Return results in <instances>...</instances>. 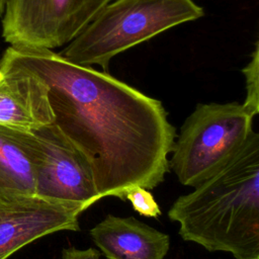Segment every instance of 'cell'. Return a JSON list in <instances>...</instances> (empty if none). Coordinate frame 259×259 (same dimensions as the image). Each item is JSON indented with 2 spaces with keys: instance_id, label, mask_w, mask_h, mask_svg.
<instances>
[{
  "instance_id": "5bb4252c",
  "label": "cell",
  "mask_w": 259,
  "mask_h": 259,
  "mask_svg": "<svg viewBox=\"0 0 259 259\" xmlns=\"http://www.w3.org/2000/svg\"><path fill=\"white\" fill-rule=\"evenodd\" d=\"M5 3H6V0H0V15L4 12Z\"/></svg>"
},
{
  "instance_id": "6da1fadb",
  "label": "cell",
  "mask_w": 259,
  "mask_h": 259,
  "mask_svg": "<svg viewBox=\"0 0 259 259\" xmlns=\"http://www.w3.org/2000/svg\"><path fill=\"white\" fill-rule=\"evenodd\" d=\"M0 69L29 73L47 86L53 123L88 162L99 199L124 200L132 187L150 190L164 181L176 130L160 100L50 50L9 47Z\"/></svg>"
},
{
  "instance_id": "277c9868",
  "label": "cell",
  "mask_w": 259,
  "mask_h": 259,
  "mask_svg": "<svg viewBox=\"0 0 259 259\" xmlns=\"http://www.w3.org/2000/svg\"><path fill=\"white\" fill-rule=\"evenodd\" d=\"M242 103H199L183 122L169 168L179 182L195 187L232 159L253 130Z\"/></svg>"
},
{
  "instance_id": "5b68a950",
  "label": "cell",
  "mask_w": 259,
  "mask_h": 259,
  "mask_svg": "<svg viewBox=\"0 0 259 259\" xmlns=\"http://www.w3.org/2000/svg\"><path fill=\"white\" fill-rule=\"evenodd\" d=\"M112 0H6L2 35L10 47L50 50L71 42Z\"/></svg>"
},
{
  "instance_id": "8992f818",
  "label": "cell",
  "mask_w": 259,
  "mask_h": 259,
  "mask_svg": "<svg viewBox=\"0 0 259 259\" xmlns=\"http://www.w3.org/2000/svg\"><path fill=\"white\" fill-rule=\"evenodd\" d=\"M35 173V196L85 210L99 199L90 166L52 123L24 132Z\"/></svg>"
},
{
  "instance_id": "7c38bea8",
  "label": "cell",
  "mask_w": 259,
  "mask_h": 259,
  "mask_svg": "<svg viewBox=\"0 0 259 259\" xmlns=\"http://www.w3.org/2000/svg\"><path fill=\"white\" fill-rule=\"evenodd\" d=\"M124 200H130L134 209L148 218H158L162 211L153 195L145 188L135 186L124 193Z\"/></svg>"
},
{
  "instance_id": "7a4b0ae2",
  "label": "cell",
  "mask_w": 259,
  "mask_h": 259,
  "mask_svg": "<svg viewBox=\"0 0 259 259\" xmlns=\"http://www.w3.org/2000/svg\"><path fill=\"white\" fill-rule=\"evenodd\" d=\"M179 235L209 252L259 259V135L168 210Z\"/></svg>"
},
{
  "instance_id": "4fadbf2b",
  "label": "cell",
  "mask_w": 259,
  "mask_h": 259,
  "mask_svg": "<svg viewBox=\"0 0 259 259\" xmlns=\"http://www.w3.org/2000/svg\"><path fill=\"white\" fill-rule=\"evenodd\" d=\"M63 259H100V252L94 248L84 250L75 247H69L62 251Z\"/></svg>"
},
{
  "instance_id": "9a60e30c",
  "label": "cell",
  "mask_w": 259,
  "mask_h": 259,
  "mask_svg": "<svg viewBox=\"0 0 259 259\" xmlns=\"http://www.w3.org/2000/svg\"><path fill=\"white\" fill-rule=\"evenodd\" d=\"M0 76H1V73H0Z\"/></svg>"
},
{
  "instance_id": "52a82bcc",
  "label": "cell",
  "mask_w": 259,
  "mask_h": 259,
  "mask_svg": "<svg viewBox=\"0 0 259 259\" xmlns=\"http://www.w3.org/2000/svg\"><path fill=\"white\" fill-rule=\"evenodd\" d=\"M80 205L58 203L37 196L0 204V259L59 231H79Z\"/></svg>"
},
{
  "instance_id": "3957f363",
  "label": "cell",
  "mask_w": 259,
  "mask_h": 259,
  "mask_svg": "<svg viewBox=\"0 0 259 259\" xmlns=\"http://www.w3.org/2000/svg\"><path fill=\"white\" fill-rule=\"evenodd\" d=\"M203 15L193 0H112L60 55L72 64L97 65L108 72L116 55Z\"/></svg>"
},
{
  "instance_id": "9c48e42d",
  "label": "cell",
  "mask_w": 259,
  "mask_h": 259,
  "mask_svg": "<svg viewBox=\"0 0 259 259\" xmlns=\"http://www.w3.org/2000/svg\"><path fill=\"white\" fill-rule=\"evenodd\" d=\"M106 259H164L170 237L134 217L107 214L89 231Z\"/></svg>"
},
{
  "instance_id": "ba28073f",
  "label": "cell",
  "mask_w": 259,
  "mask_h": 259,
  "mask_svg": "<svg viewBox=\"0 0 259 259\" xmlns=\"http://www.w3.org/2000/svg\"><path fill=\"white\" fill-rule=\"evenodd\" d=\"M0 125L33 132L54 121L47 86L35 76L0 69Z\"/></svg>"
},
{
  "instance_id": "30bf717a",
  "label": "cell",
  "mask_w": 259,
  "mask_h": 259,
  "mask_svg": "<svg viewBox=\"0 0 259 259\" xmlns=\"http://www.w3.org/2000/svg\"><path fill=\"white\" fill-rule=\"evenodd\" d=\"M24 132L0 125V204L35 195L34 164Z\"/></svg>"
},
{
  "instance_id": "8fae6325",
  "label": "cell",
  "mask_w": 259,
  "mask_h": 259,
  "mask_svg": "<svg viewBox=\"0 0 259 259\" xmlns=\"http://www.w3.org/2000/svg\"><path fill=\"white\" fill-rule=\"evenodd\" d=\"M246 82V98L243 104L246 111L255 117L259 112V42L256 40L249 63L242 70Z\"/></svg>"
}]
</instances>
